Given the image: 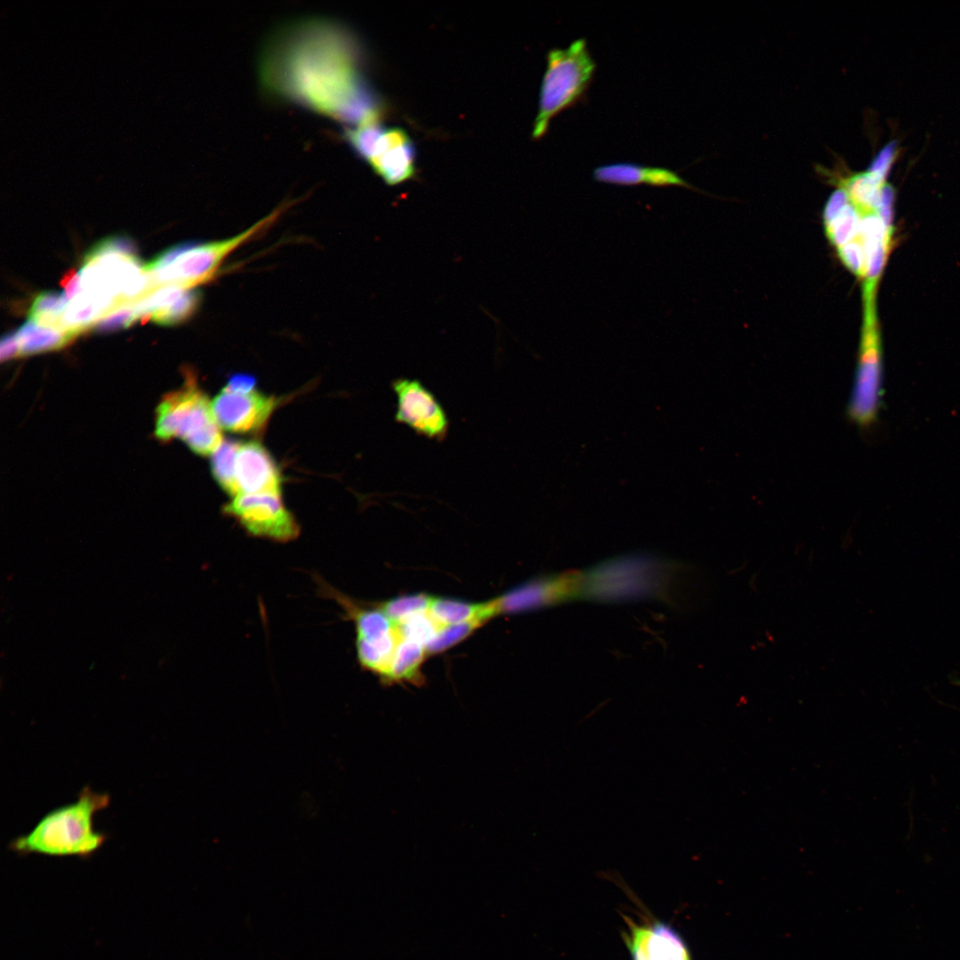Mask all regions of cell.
I'll use <instances>...</instances> for the list:
<instances>
[{
    "instance_id": "6da1fadb",
    "label": "cell",
    "mask_w": 960,
    "mask_h": 960,
    "mask_svg": "<svg viewBox=\"0 0 960 960\" xmlns=\"http://www.w3.org/2000/svg\"><path fill=\"white\" fill-rule=\"evenodd\" d=\"M355 36L340 24L305 18L279 28L260 60L269 93L355 127L380 118V102L364 80Z\"/></svg>"
},
{
    "instance_id": "7a4b0ae2",
    "label": "cell",
    "mask_w": 960,
    "mask_h": 960,
    "mask_svg": "<svg viewBox=\"0 0 960 960\" xmlns=\"http://www.w3.org/2000/svg\"><path fill=\"white\" fill-rule=\"evenodd\" d=\"M108 793L95 792L85 786L76 801L57 807L44 815L27 835L9 844L19 855L31 853L55 857H92L108 836L94 829V816L110 804Z\"/></svg>"
},
{
    "instance_id": "3957f363",
    "label": "cell",
    "mask_w": 960,
    "mask_h": 960,
    "mask_svg": "<svg viewBox=\"0 0 960 960\" xmlns=\"http://www.w3.org/2000/svg\"><path fill=\"white\" fill-rule=\"evenodd\" d=\"M185 377L182 388L166 395L158 404L156 436L164 441L180 438L195 453L212 455L224 441L212 401L191 372L186 371Z\"/></svg>"
},
{
    "instance_id": "277c9868",
    "label": "cell",
    "mask_w": 960,
    "mask_h": 960,
    "mask_svg": "<svg viewBox=\"0 0 960 960\" xmlns=\"http://www.w3.org/2000/svg\"><path fill=\"white\" fill-rule=\"evenodd\" d=\"M595 68L596 62L583 37L573 40L565 48L548 51L532 133L533 139L541 138L547 132L551 118L582 96Z\"/></svg>"
},
{
    "instance_id": "5b68a950",
    "label": "cell",
    "mask_w": 960,
    "mask_h": 960,
    "mask_svg": "<svg viewBox=\"0 0 960 960\" xmlns=\"http://www.w3.org/2000/svg\"><path fill=\"white\" fill-rule=\"evenodd\" d=\"M668 568L653 556L611 559L582 572V596L596 601H625L653 596L665 582Z\"/></svg>"
},
{
    "instance_id": "8992f818",
    "label": "cell",
    "mask_w": 960,
    "mask_h": 960,
    "mask_svg": "<svg viewBox=\"0 0 960 960\" xmlns=\"http://www.w3.org/2000/svg\"><path fill=\"white\" fill-rule=\"evenodd\" d=\"M277 209L264 219L234 236L211 242H184L176 244V255L163 268L149 274L156 287L174 284L184 289H195L211 280L225 260L246 241L276 220Z\"/></svg>"
},
{
    "instance_id": "52a82bcc",
    "label": "cell",
    "mask_w": 960,
    "mask_h": 960,
    "mask_svg": "<svg viewBox=\"0 0 960 960\" xmlns=\"http://www.w3.org/2000/svg\"><path fill=\"white\" fill-rule=\"evenodd\" d=\"M348 144L387 185L401 184L415 174V148L402 129H386L380 122L364 124L350 132Z\"/></svg>"
},
{
    "instance_id": "ba28073f",
    "label": "cell",
    "mask_w": 960,
    "mask_h": 960,
    "mask_svg": "<svg viewBox=\"0 0 960 960\" xmlns=\"http://www.w3.org/2000/svg\"><path fill=\"white\" fill-rule=\"evenodd\" d=\"M863 324L858 366L847 412L861 428L876 420L882 396V352L876 300H863Z\"/></svg>"
},
{
    "instance_id": "9c48e42d",
    "label": "cell",
    "mask_w": 960,
    "mask_h": 960,
    "mask_svg": "<svg viewBox=\"0 0 960 960\" xmlns=\"http://www.w3.org/2000/svg\"><path fill=\"white\" fill-rule=\"evenodd\" d=\"M223 510L254 537L288 542L300 535V525L283 504L280 495L242 493L234 497Z\"/></svg>"
},
{
    "instance_id": "30bf717a",
    "label": "cell",
    "mask_w": 960,
    "mask_h": 960,
    "mask_svg": "<svg viewBox=\"0 0 960 960\" xmlns=\"http://www.w3.org/2000/svg\"><path fill=\"white\" fill-rule=\"evenodd\" d=\"M391 387L397 402L395 420L420 436L444 440L449 420L435 395L418 380L396 379Z\"/></svg>"
},
{
    "instance_id": "8fae6325",
    "label": "cell",
    "mask_w": 960,
    "mask_h": 960,
    "mask_svg": "<svg viewBox=\"0 0 960 960\" xmlns=\"http://www.w3.org/2000/svg\"><path fill=\"white\" fill-rule=\"evenodd\" d=\"M582 573L570 572L529 580L491 600L494 615L528 612L582 595Z\"/></svg>"
},
{
    "instance_id": "7c38bea8",
    "label": "cell",
    "mask_w": 960,
    "mask_h": 960,
    "mask_svg": "<svg viewBox=\"0 0 960 960\" xmlns=\"http://www.w3.org/2000/svg\"><path fill=\"white\" fill-rule=\"evenodd\" d=\"M279 400L257 390L247 394L222 389L212 401L220 428L233 433L258 434L267 426Z\"/></svg>"
},
{
    "instance_id": "4fadbf2b",
    "label": "cell",
    "mask_w": 960,
    "mask_h": 960,
    "mask_svg": "<svg viewBox=\"0 0 960 960\" xmlns=\"http://www.w3.org/2000/svg\"><path fill=\"white\" fill-rule=\"evenodd\" d=\"M235 472L240 494L280 495L282 476L268 451L259 442L240 443Z\"/></svg>"
},
{
    "instance_id": "5bb4252c",
    "label": "cell",
    "mask_w": 960,
    "mask_h": 960,
    "mask_svg": "<svg viewBox=\"0 0 960 960\" xmlns=\"http://www.w3.org/2000/svg\"><path fill=\"white\" fill-rule=\"evenodd\" d=\"M627 946L633 960H691L680 936L668 924L628 923Z\"/></svg>"
},
{
    "instance_id": "9a60e30c",
    "label": "cell",
    "mask_w": 960,
    "mask_h": 960,
    "mask_svg": "<svg viewBox=\"0 0 960 960\" xmlns=\"http://www.w3.org/2000/svg\"><path fill=\"white\" fill-rule=\"evenodd\" d=\"M892 156L891 155L884 162L873 164L863 172L843 174L836 172L831 179L837 188L845 192L849 202L860 214L879 212L883 192L888 184L886 176Z\"/></svg>"
},
{
    "instance_id": "2e32d148",
    "label": "cell",
    "mask_w": 960,
    "mask_h": 960,
    "mask_svg": "<svg viewBox=\"0 0 960 960\" xmlns=\"http://www.w3.org/2000/svg\"><path fill=\"white\" fill-rule=\"evenodd\" d=\"M592 174L594 180L598 182L620 186L641 184L652 187L678 186L697 190L676 172L660 166L618 162L599 165L594 169Z\"/></svg>"
},
{
    "instance_id": "e0dca14e",
    "label": "cell",
    "mask_w": 960,
    "mask_h": 960,
    "mask_svg": "<svg viewBox=\"0 0 960 960\" xmlns=\"http://www.w3.org/2000/svg\"><path fill=\"white\" fill-rule=\"evenodd\" d=\"M118 306L112 300L81 290L61 315L59 329L77 336L93 327L103 316Z\"/></svg>"
},
{
    "instance_id": "ac0fdd59",
    "label": "cell",
    "mask_w": 960,
    "mask_h": 960,
    "mask_svg": "<svg viewBox=\"0 0 960 960\" xmlns=\"http://www.w3.org/2000/svg\"><path fill=\"white\" fill-rule=\"evenodd\" d=\"M16 333L20 356L60 349L76 337L67 331L42 326L30 320L23 324Z\"/></svg>"
},
{
    "instance_id": "d6986e66",
    "label": "cell",
    "mask_w": 960,
    "mask_h": 960,
    "mask_svg": "<svg viewBox=\"0 0 960 960\" xmlns=\"http://www.w3.org/2000/svg\"><path fill=\"white\" fill-rule=\"evenodd\" d=\"M428 612L440 627L460 624L475 619L487 621L494 617L490 601L473 604L444 597H433Z\"/></svg>"
},
{
    "instance_id": "ffe728a7",
    "label": "cell",
    "mask_w": 960,
    "mask_h": 960,
    "mask_svg": "<svg viewBox=\"0 0 960 960\" xmlns=\"http://www.w3.org/2000/svg\"><path fill=\"white\" fill-rule=\"evenodd\" d=\"M401 639L397 627L389 635L375 640L356 639V656L361 666L379 675L382 680L387 676L391 662Z\"/></svg>"
},
{
    "instance_id": "44dd1931",
    "label": "cell",
    "mask_w": 960,
    "mask_h": 960,
    "mask_svg": "<svg viewBox=\"0 0 960 960\" xmlns=\"http://www.w3.org/2000/svg\"><path fill=\"white\" fill-rule=\"evenodd\" d=\"M426 654L424 644L401 637L384 683H420V667Z\"/></svg>"
},
{
    "instance_id": "7402d4cb",
    "label": "cell",
    "mask_w": 960,
    "mask_h": 960,
    "mask_svg": "<svg viewBox=\"0 0 960 960\" xmlns=\"http://www.w3.org/2000/svg\"><path fill=\"white\" fill-rule=\"evenodd\" d=\"M240 443L224 440L211 455V469L221 489L230 496L240 494L235 472V461Z\"/></svg>"
},
{
    "instance_id": "603a6c76",
    "label": "cell",
    "mask_w": 960,
    "mask_h": 960,
    "mask_svg": "<svg viewBox=\"0 0 960 960\" xmlns=\"http://www.w3.org/2000/svg\"><path fill=\"white\" fill-rule=\"evenodd\" d=\"M68 301L64 293L42 292L35 297L28 310V318L42 326L59 328L60 316Z\"/></svg>"
},
{
    "instance_id": "cb8c5ba5",
    "label": "cell",
    "mask_w": 960,
    "mask_h": 960,
    "mask_svg": "<svg viewBox=\"0 0 960 960\" xmlns=\"http://www.w3.org/2000/svg\"><path fill=\"white\" fill-rule=\"evenodd\" d=\"M201 301V293L196 289H188L172 305L156 310L150 319L164 326L179 324L192 316Z\"/></svg>"
},
{
    "instance_id": "d4e9b609",
    "label": "cell",
    "mask_w": 960,
    "mask_h": 960,
    "mask_svg": "<svg viewBox=\"0 0 960 960\" xmlns=\"http://www.w3.org/2000/svg\"><path fill=\"white\" fill-rule=\"evenodd\" d=\"M433 597L422 594L407 595L386 601L378 606L396 624L428 612Z\"/></svg>"
},
{
    "instance_id": "484cf974",
    "label": "cell",
    "mask_w": 960,
    "mask_h": 960,
    "mask_svg": "<svg viewBox=\"0 0 960 960\" xmlns=\"http://www.w3.org/2000/svg\"><path fill=\"white\" fill-rule=\"evenodd\" d=\"M485 622L482 619H475L460 624L441 627L425 644L427 653L436 654L447 650L467 638Z\"/></svg>"
},
{
    "instance_id": "4316f807",
    "label": "cell",
    "mask_w": 960,
    "mask_h": 960,
    "mask_svg": "<svg viewBox=\"0 0 960 960\" xmlns=\"http://www.w3.org/2000/svg\"><path fill=\"white\" fill-rule=\"evenodd\" d=\"M860 223V214L849 202L836 219L825 225L827 236L833 245L839 248L858 235Z\"/></svg>"
},
{
    "instance_id": "83f0119b",
    "label": "cell",
    "mask_w": 960,
    "mask_h": 960,
    "mask_svg": "<svg viewBox=\"0 0 960 960\" xmlns=\"http://www.w3.org/2000/svg\"><path fill=\"white\" fill-rule=\"evenodd\" d=\"M188 289L174 284L162 285L134 302L140 320H148L157 309L168 307L178 300Z\"/></svg>"
},
{
    "instance_id": "f1b7e54d",
    "label": "cell",
    "mask_w": 960,
    "mask_h": 960,
    "mask_svg": "<svg viewBox=\"0 0 960 960\" xmlns=\"http://www.w3.org/2000/svg\"><path fill=\"white\" fill-rule=\"evenodd\" d=\"M402 638L426 644L441 628L428 612L414 615L396 625Z\"/></svg>"
},
{
    "instance_id": "f546056e",
    "label": "cell",
    "mask_w": 960,
    "mask_h": 960,
    "mask_svg": "<svg viewBox=\"0 0 960 960\" xmlns=\"http://www.w3.org/2000/svg\"><path fill=\"white\" fill-rule=\"evenodd\" d=\"M134 302L122 304L103 316L93 326L98 332L125 329L139 320Z\"/></svg>"
},
{
    "instance_id": "4dcf8cb0",
    "label": "cell",
    "mask_w": 960,
    "mask_h": 960,
    "mask_svg": "<svg viewBox=\"0 0 960 960\" xmlns=\"http://www.w3.org/2000/svg\"><path fill=\"white\" fill-rule=\"evenodd\" d=\"M840 260L854 275L864 277L866 273V254L862 242L857 235L852 240L837 248Z\"/></svg>"
},
{
    "instance_id": "1f68e13d",
    "label": "cell",
    "mask_w": 960,
    "mask_h": 960,
    "mask_svg": "<svg viewBox=\"0 0 960 960\" xmlns=\"http://www.w3.org/2000/svg\"><path fill=\"white\" fill-rule=\"evenodd\" d=\"M107 252H119L136 255L134 242L126 236H111L94 244L84 254V259L92 258Z\"/></svg>"
},
{
    "instance_id": "d6a6232c",
    "label": "cell",
    "mask_w": 960,
    "mask_h": 960,
    "mask_svg": "<svg viewBox=\"0 0 960 960\" xmlns=\"http://www.w3.org/2000/svg\"><path fill=\"white\" fill-rule=\"evenodd\" d=\"M848 204L849 200L845 192L841 188H837L831 195L825 206L823 214L825 225L829 224L836 219Z\"/></svg>"
},
{
    "instance_id": "836d02e7",
    "label": "cell",
    "mask_w": 960,
    "mask_h": 960,
    "mask_svg": "<svg viewBox=\"0 0 960 960\" xmlns=\"http://www.w3.org/2000/svg\"><path fill=\"white\" fill-rule=\"evenodd\" d=\"M256 379L249 374L238 373L231 376L223 389L240 394L255 390Z\"/></svg>"
},
{
    "instance_id": "e575fe53",
    "label": "cell",
    "mask_w": 960,
    "mask_h": 960,
    "mask_svg": "<svg viewBox=\"0 0 960 960\" xmlns=\"http://www.w3.org/2000/svg\"><path fill=\"white\" fill-rule=\"evenodd\" d=\"M64 288V294L68 300L75 298L81 291L80 272L72 268L64 273L60 282Z\"/></svg>"
},
{
    "instance_id": "d590c367",
    "label": "cell",
    "mask_w": 960,
    "mask_h": 960,
    "mask_svg": "<svg viewBox=\"0 0 960 960\" xmlns=\"http://www.w3.org/2000/svg\"><path fill=\"white\" fill-rule=\"evenodd\" d=\"M20 356L17 333L11 332L3 335L0 343V359L2 362Z\"/></svg>"
}]
</instances>
